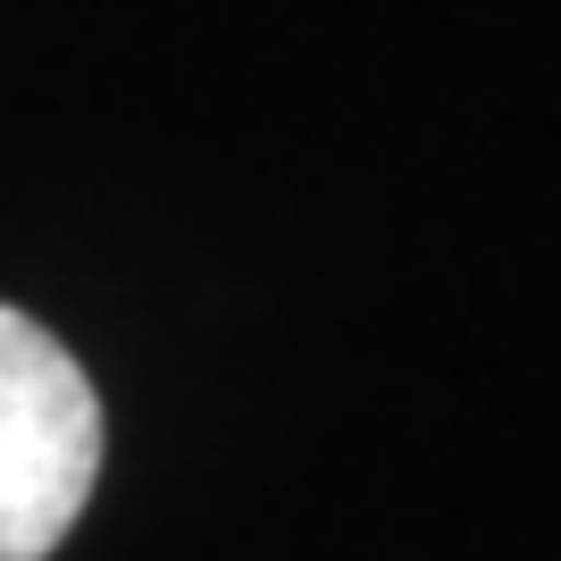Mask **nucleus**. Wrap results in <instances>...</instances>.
<instances>
[{
	"instance_id": "1",
	"label": "nucleus",
	"mask_w": 561,
	"mask_h": 561,
	"mask_svg": "<svg viewBox=\"0 0 561 561\" xmlns=\"http://www.w3.org/2000/svg\"><path fill=\"white\" fill-rule=\"evenodd\" d=\"M101 478V394L76 352L0 302V561H50Z\"/></svg>"
}]
</instances>
